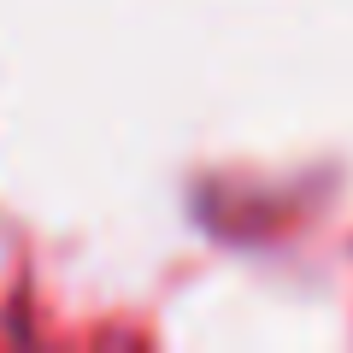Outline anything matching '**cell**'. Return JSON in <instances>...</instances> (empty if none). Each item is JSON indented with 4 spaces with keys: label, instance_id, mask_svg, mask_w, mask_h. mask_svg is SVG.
<instances>
[]
</instances>
